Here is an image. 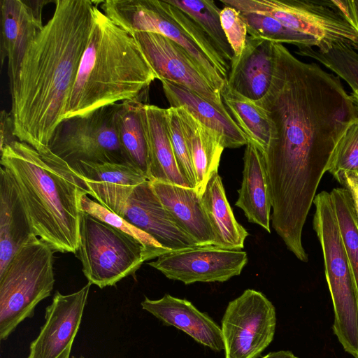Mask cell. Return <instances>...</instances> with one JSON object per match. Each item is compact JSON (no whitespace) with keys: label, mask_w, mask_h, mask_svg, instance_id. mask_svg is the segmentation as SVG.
<instances>
[{"label":"cell","mask_w":358,"mask_h":358,"mask_svg":"<svg viewBox=\"0 0 358 358\" xmlns=\"http://www.w3.org/2000/svg\"><path fill=\"white\" fill-rule=\"evenodd\" d=\"M189 15L210 36L224 60L230 65L233 50L223 31L221 10L213 0H167Z\"/></svg>","instance_id":"cell-30"},{"label":"cell","mask_w":358,"mask_h":358,"mask_svg":"<svg viewBox=\"0 0 358 358\" xmlns=\"http://www.w3.org/2000/svg\"><path fill=\"white\" fill-rule=\"evenodd\" d=\"M90 0H57L10 87L13 135L38 151L64 120L94 20Z\"/></svg>","instance_id":"cell-2"},{"label":"cell","mask_w":358,"mask_h":358,"mask_svg":"<svg viewBox=\"0 0 358 358\" xmlns=\"http://www.w3.org/2000/svg\"><path fill=\"white\" fill-rule=\"evenodd\" d=\"M313 204V229L334 306L333 330L344 350L358 358V292L330 193L322 191Z\"/></svg>","instance_id":"cell-5"},{"label":"cell","mask_w":358,"mask_h":358,"mask_svg":"<svg viewBox=\"0 0 358 358\" xmlns=\"http://www.w3.org/2000/svg\"><path fill=\"white\" fill-rule=\"evenodd\" d=\"M201 202L213 232L214 245L241 250L248 233L235 219L217 173L208 180Z\"/></svg>","instance_id":"cell-26"},{"label":"cell","mask_w":358,"mask_h":358,"mask_svg":"<svg viewBox=\"0 0 358 358\" xmlns=\"http://www.w3.org/2000/svg\"><path fill=\"white\" fill-rule=\"evenodd\" d=\"M51 247L31 234L0 273V339L6 340L48 298L55 279Z\"/></svg>","instance_id":"cell-6"},{"label":"cell","mask_w":358,"mask_h":358,"mask_svg":"<svg viewBox=\"0 0 358 358\" xmlns=\"http://www.w3.org/2000/svg\"><path fill=\"white\" fill-rule=\"evenodd\" d=\"M220 20L224 34L234 52L231 62L236 61L241 57L245 47L248 34L247 24L241 13L231 6H224L221 10Z\"/></svg>","instance_id":"cell-37"},{"label":"cell","mask_w":358,"mask_h":358,"mask_svg":"<svg viewBox=\"0 0 358 358\" xmlns=\"http://www.w3.org/2000/svg\"><path fill=\"white\" fill-rule=\"evenodd\" d=\"M247 262L241 250L207 245L171 251L148 264L169 279L189 285L227 281L240 275Z\"/></svg>","instance_id":"cell-12"},{"label":"cell","mask_w":358,"mask_h":358,"mask_svg":"<svg viewBox=\"0 0 358 358\" xmlns=\"http://www.w3.org/2000/svg\"><path fill=\"white\" fill-rule=\"evenodd\" d=\"M240 12V11H239ZM248 27L250 36L276 43H289L298 47L315 48L320 43L311 36L293 30L276 19L264 14L240 12Z\"/></svg>","instance_id":"cell-32"},{"label":"cell","mask_w":358,"mask_h":358,"mask_svg":"<svg viewBox=\"0 0 358 358\" xmlns=\"http://www.w3.org/2000/svg\"><path fill=\"white\" fill-rule=\"evenodd\" d=\"M228 112L244 133L248 142L254 144L263 154L271 138V126L265 111L250 100L231 89L227 84L221 91Z\"/></svg>","instance_id":"cell-28"},{"label":"cell","mask_w":358,"mask_h":358,"mask_svg":"<svg viewBox=\"0 0 358 358\" xmlns=\"http://www.w3.org/2000/svg\"><path fill=\"white\" fill-rule=\"evenodd\" d=\"M93 13L90 36L64 120L118 101H143L157 79L133 36L95 4Z\"/></svg>","instance_id":"cell-4"},{"label":"cell","mask_w":358,"mask_h":358,"mask_svg":"<svg viewBox=\"0 0 358 358\" xmlns=\"http://www.w3.org/2000/svg\"><path fill=\"white\" fill-rule=\"evenodd\" d=\"M1 166L10 177L31 233L55 252L76 255L80 199L88 195L80 173L49 147L38 151L18 140L1 150Z\"/></svg>","instance_id":"cell-3"},{"label":"cell","mask_w":358,"mask_h":358,"mask_svg":"<svg viewBox=\"0 0 358 358\" xmlns=\"http://www.w3.org/2000/svg\"><path fill=\"white\" fill-rule=\"evenodd\" d=\"M276 322L275 308L266 296L245 290L228 303L222 320L225 358H259L273 340Z\"/></svg>","instance_id":"cell-10"},{"label":"cell","mask_w":358,"mask_h":358,"mask_svg":"<svg viewBox=\"0 0 358 358\" xmlns=\"http://www.w3.org/2000/svg\"><path fill=\"white\" fill-rule=\"evenodd\" d=\"M13 135V122L10 113L1 110L0 115V150L15 141Z\"/></svg>","instance_id":"cell-38"},{"label":"cell","mask_w":358,"mask_h":358,"mask_svg":"<svg viewBox=\"0 0 358 358\" xmlns=\"http://www.w3.org/2000/svg\"><path fill=\"white\" fill-rule=\"evenodd\" d=\"M76 255L88 282L101 289L115 285L151 260L138 239L83 211Z\"/></svg>","instance_id":"cell-7"},{"label":"cell","mask_w":358,"mask_h":358,"mask_svg":"<svg viewBox=\"0 0 358 358\" xmlns=\"http://www.w3.org/2000/svg\"><path fill=\"white\" fill-rule=\"evenodd\" d=\"M141 103L145 102L128 101L118 103L115 113V124L127 161L138 168L148 177V151L140 113Z\"/></svg>","instance_id":"cell-27"},{"label":"cell","mask_w":358,"mask_h":358,"mask_svg":"<svg viewBox=\"0 0 358 358\" xmlns=\"http://www.w3.org/2000/svg\"><path fill=\"white\" fill-rule=\"evenodd\" d=\"M45 1L1 0V62H8L10 87L14 83L23 57L42 29L41 11Z\"/></svg>","instance_id":"cell-17"},{"label":"cell","mask_w":358,"mask_h":358,"mask_svg":"<svg viewBox=\"0 0 358 358\" xmlns=\"http://www.w3.org/2000/svg\"><path fill=\"white\" fill-rule=\"evenodd\" d=\"M166 119L169 136L178 168L190 187L194 189L196 186L194 171L176 108H166Z\"/></svg>","instance_id":"cell-36"},{"label":"cell","mask_w":358,"mask_h":358,"mask_svg":"<svg viewBox=\"0 0 358 358\" xmlns=\"http://www.w3.org/2000/svg\"><path fill=\"white\" fill-rule=\"evenodd\" d=\"M123 217L168 252L200 245L174 222L148 180L135 187Z\"/></svg>","instance_id":"cell-16"},{"label":"cell","mask_w":358,"mask_h":358,"mask_svg":"<svg viewBox=\"0 0 358 358\" xmlns=\"http://www.w3.org/2000/svg\"><path fill=\"white\" fill-rule=\"evenodd\" d=\"M91 284L69 294L57 291L45 308V322L31 343L27 358H69Z\"/></svg>","instance_id":"cell-14"},{"label":"cell","mask_w":358,"mask_h":358,"mask_svg":"<svg viewBox=\"0 0 358 358\" xmlns=\"http://www.w3.org/2000/svg\"><path fill=\"white\" fill-rule=\"evenodd\" d=\"M117 103L62 120L50 149L70 164L78 161L128 162L115 124Z\"/></svg>","instance_id":"cell-9"},{"label":"cell","mask_w":358,"mask_h":358,"mask_svg":"<svg viewBox=\"0 0 358 358\" xmlns=\"http://www.w3.org/2000/svg\"><path fill=\"white\" fill-rule=\"evenodd\" d=\"M273 71V43L249 36L241 57L231 63L227 84L242 96L257 101L268 92Z\"/></svg>","instance_id":"cell-19"},{"label":"cell","mask_w":358,"mask_h":358,"mask_svg":"<svg viewBox=\"0 0 358 358\" xmlns=\"http://www.w3.org/2000/svg\"><path fill=\"white\" fill-rule=\"evenodd\" d=\"M240 12L269 15L285 26L315 38L320 46L344 42L358 50V33L348 21L323 1L221 0ZM318 47V48H319Z\"/></svg>","instance_id":"cell-8"},{"label":"cell","mask_w":358,"mask_h":358,"mask_svg":"<svg viewBox=\"0 0 358 358\" xmlns=\"http://www.w3.org/2000/svg\"><path fill=\"white\" fill-rule=\"evenodd\" d=\"M10 176L0 169V273L31 234Z\"/></svg>","instance_id":"cell-25"},{"label":"cell","mask_w":358,"mask_h":358,"mask_svg":"<svg viewBox=\"0 0 358 358\" xmlns=\"http://www.w3.org/2000/svg\"><path fill=\"white\" fill-rule=\"evenodd\" d=\"M157 79L181 85L227 110L221 93L202 73L188 53L170 38L153 32L130 33Z\"/></svg>","instance_id":"cell-13"},{"label":"cell","mask_w":358,"mask_h":358,"mask_svg":"<svg viewBox=\"0 0 358 358\" xmlns=\"http://www.w3.org/2000/svg\"><path fill=\"white\" fill-rule=\"evenodd\" d=\"M350 15L349 23L358 33V0H348Z\"/></svg>","instance_id":"cell-40"},{"label":"cell","mask_w":358,"mask_h":358,"mask_svg":"<svg viewBox=\"0 0 358 358\" xmlns=\"http://www.w3.org/2000/svg\"><path fill=\"white\" fill-rule=\"evenodd\" d=\"M151 182L161 203L180 229L200 245H214L215 237L201 198L194 188L158 181Z\"/></svg>","instance_id":"cell-21"},{"label":"cell","mask_w":358,"mask_h":358,"mask_svg":"<svg viewBox=\"0 0 358 358\" xmlns=\"http://www.w3.org/2000/svg\"><path fill=\"white\" fill-rule=\"evenodd\" d=\"M296 52L322 64L345 80L352 90L350 96L358 108V50L349 43L336 42L317 48L298 49Z\"/></svg>","instance_id":"cell-29"},{"label":"cell","mask_w":358,"mask_h":358,"mask_svg":"<svg viewBox=\"0 0 358 358\" xmlns=\"http://www.w3.org/2000/svg\"><path fill=\"white\" fill-rule=\"evenodd\" d=\"M140 113L148 143V180L190 187L178 168L173 152L166 108L141 103Z\"/></svg>","instance_id":"cell-20"},{"label":"cell","mask_w":358,"mask_h":358,"mask_svg":"<svg viewBox=\"0 0 358 358\" xmlns=\"http://www.w3.org/2000/svg\"><path fill=\"white\" fill-rule=\"evenodd\" d=\"M192 163L196 186L194 189L201 196L214 173H217L222 153L225 148L222 137L209 129L187 110L176 108Z\"/></svg>","instance_id":"cell-24"},{"label":"cell","mask_w":358,"mask_h":358,"mask_svg":"<svg viewBox=\"0 0 358 358\" xmlns=\"http://www.w3.org/2000/svg\"><path fill=\"white\" fill-rule=\"evenodd\" d=\"M274 71L266 94L255 101L271 126L264 154L272 199L271 227L298 243L318 185L358 108L340 78L303 62L273 43Z\"/></svg>","instance_id":"cell-1"},{"label":"cell","mask_w":358,"mask_h":358,"mask_svg":"<svg viewBox=\"0 0 358 358\" xmlns=\"http://www.w3.org/2000/svg\"><path fill=\"white\" fill-rule=\"evenodd\" d=\"M330 194L358 292V222L354 199L344 187L334 188Z\"/></svg>","instance_id":"cell-31"},{"label":"cell","mask_w":358,"mask_h":358,"mask_svg":"<svg viewBox=\"0 0 358 358\" xmlns=\"http://www.w3.org/2000/svg\"><path fill=\"white\" fill-rule=\"evenodd\" d=\"M80 208L82 211L138 239L145 247L151 259L169 252L148 234L138 229L124 217L110 211L95 200L90 199L87 194L82 196Z\"/></svg>","instance_id":"cell-34"},{"label":"cell","mask_w":358,"mask_h":358,"mask_svg":"<svg viewBox=\"0 0 358 358\" xmlns=\"http://www.w3.org/2000/svg\"><path fill=\"white\" fill-rule=\"evenodd\" d=\"M243 163V180L235 205L243 210L249 222L270 233L272 199L264 154L248 142Z\"/></svg>","instance_id":"cell-22"},{"label":"cell","mask_w":358,"mask_h":358,"mask_svg":"<svg viewBox=\"0 0 358 358\" xmlns=\"http://www.w3.org/2000/svg\"><path fill=\"white\" fill-rule=\"evenodd\" d=\"M162 3L167 14L182 29L227 80L230 65L224 60L210 36L184 11L169 3L167 0L162 1Z\"/></svg>","instance_id":"cell-33"},{"label":"cell","mask_w":358,"mask_h":358,"mask_svg":"<svg viewBox=\"0 0 358 358\" xmlns=\"http://www.w3.org/2000/svg\"><path fill=\"white\" fill-rule=\"evenodd\" d=\"M102 12L128 31L162 34L181 46L211 85L221 93L227 80L182 29L167 14L161 0L99 1Z\"/></svg>","instance_id":"cell-11"},{"label":"cell","mask_w":358,"mask_h":358,"mask_svg":"<svg viewBox=\"0 0 358 358\" xmlns=\"http://www.w3.org/2000/svg\"><path fill=\"white\" fill-rule=\"evenodd\" d=\"M141 305L165 325L176 327L196 342L215 352L224 350L221 327L187 299L166 294L157 300L145 297Z\"/></svg>","instance_id":"cell-18"},{"label":"cell","mask_w":358,"mask_h":358,"mask_svg":"<svg viewBox=\"0 0 358 358\" xmlns=\"http://www.w3.org/2000/svg\"><path fill=\"white\" fill-rule=\"evenodd\" d=\"M261 358H298L292 352L288 350H280L269 352Z\"/></svg>","instance_id":"cell-41"},{"label":"cell","mask_w":358,"mask_h":358,"mask_svg":"<svg viewBox=\"0 0 358 358\" xmlns=\"http://www.w3.org/2000/svg\"><path fill=\"white\" fill-rule=\"evenodd\" d=\"M337 181L350 191L355 202L358 222V176L352 173H345Z\"/></svg>","instance_id":"cell-39"},{"label":"cell","mask_w":358,"mask_h":358,"mask_svg":"<svg viewBox=\"0 0 358 358\" xmlns=\"http://www.w3.org/2000/svg\"><path fill=\"white\" fill-rule=\"evenodd\" d=\"M170 107H182L201 124L219 134L225 148H236L247 145L244 133L228 110H224L196 93L166 80H161Z\"/></svg>","instance_id":"cell-23"},{"label":"cell","mask_w":358,"mask_h":358,"mask_svg":"<svg viewBox=\"0 0 358 358\" xmlns=\"http://www.w3.org/2000/svg\"><path fill=\"white\" fill-rule=\"evenodd\" d=\"M80 358H83V357H80Z\"/></svg>","instance_id":"cell-42"},{"label":"cell","mask_w":358,"mask_h":358,"mask_svg":"<svg viewBox=\"0 0 358 358\" xmlns=\"http://www.w3.org/2000/svg\"><path fill=\"white\" fill-rule=\"evenodd\" d=\"M71 165L82 176L88 195L122 217L135 187L148 180L142 171L129 162L78 161Z\"/></svg>","instance_id":"cell-15"},{"label":"cell","mask_w":358,"mask_h":358,"mask_svg":"<svg viewBox=\"0 0 358 358\" xmlns=\"http://www.w3.org/2000/svg\"><path fill=\"white\" fill-rule=\"evenodd\" d=\"M327 171L336 180L345 173L358 176V117L350 124L341 137Z\"/></svg>","instance_id":"cell-35"}]
</instances>
